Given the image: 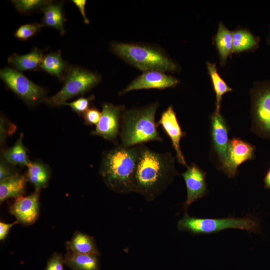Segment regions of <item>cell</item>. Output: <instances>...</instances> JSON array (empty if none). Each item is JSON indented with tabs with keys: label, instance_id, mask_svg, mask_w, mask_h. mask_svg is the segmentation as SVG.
Masks as SVG:
<instances>
[{
	"label": "cell",
	"instance_id": "cell-25",
	"mask_svg": "<svg viewBox=\"0 0 270 270\" xmlns=\"http://www.w3.org/2000/svg\"><path fill=\"white\" fill-rule=\"evenodd\" d=\"M206 66L216 94V110L214 111L216 112H220L222 96L225 94L232 92V89L226 84L218 74L216 64L206 61Z\"/></svg>",
	"mask_w": 270,
	"mask_h": 270
},
{
	"label": "cell",
	"instance_id": "cell-28",
	"mask_svg": "<svg viewBox=\"0 0 270 270\" xmlns=\"http://www.w3.org/2000/svg\"><path fill=\"white\" fill-rule=\"evenodd\" d=\"M44 25L42 24L33 23L20 26L14 32V36L21 40H26L32 37Z\"/></svg>",
	"mask_w": 270,
	"mask_h": 270
},
{
	"label": "cell",
	"instance_id": "cell-3",
	"mask_svg": "<svg viewBox=\"0 0 270 270\" xmlns=\"http://www.w3.org/2000/svg\"><path fill=\"white\" fill-rule=\"evenodd\" d=\"M158 107L159 103L154 102L143 107L125 110L122 116L120 144L130 147L152 141L162 142L155 122Z\"/></svg>",
	"mask_w": 270,
	"mask_h": 270
},
{
	"label": "cell",
	"instance_id": "cell-36",
	"mask_svg": "<svg viewBox=\"0 0 270 270\" xmlns=\"http://www.w3.org/2000/svg\"><path fill=\"white\" fill-rule=\"evenodd\" d=\"M264 187L266 188L270 189V168L266 172L264 178Z\"/></svg>",
	"mask_w": 270,
	"mask_h": 270
},
{
	"label": "cell",
	"instance_id": "cell-21",
	"mask_svg": "<svg viewBox=\"0 0 270 270\" xmlns=\"http://www.w3.org/2000/svg\"><path fill=\"white\" fill-rule=\"evenodd\" d=\"M66 245L68 252L96 256L99 254V252L93 238L80 232H76L71 240L66 242Z\"/></svg>",
	"mask_w": 270,
	"mask_h": 270
},
{
	"label": "cell",
	"instance_id": "cell-33",
	"mask_svg": "<svg viewBox=\"0 0 270 270\" xmlns=\"http://www.w3.org/2000/svg\"><path fill=\"white\" fill-rule=\"evenodd\" d=\"M0 122V142L2 146L5 143L6 138L10 134V132H14V130H10L11 124L2 115Z\"/></svg>",
	"mask_w": 270,
	"mask_h": 270
},
{
	"label": "cell",
	"instance_id": "cell-8",
	"mask_svg": "<svg viewBox=\"0 0 270 270\" xmlns=\"http://www.w3.org/2000/svg\"><path fill=\"white\" fill-rule=\"evenodd\" d=\"M0 77L6 85L30 106H34L46 98V91L22 74L11 68L6 67L0 71Z\"/></svg>",
	"mask_w": 270,
	"mask_h": 270
},
{
	"label": "cell",
	"instance_id": "cell-30",
	"mask_svg": "<svg viewBox=\"0 0 270 270\" xmlns=\"http://www.w3.org/2000/svg\"><path fill=\"white\" fill-rule=\"evenodd\" d=\"M18 174L14 166L8 162L2 156L0 160V181Z\"/></svg>",
	"mask_w": 270,
	"mask_h": 270
},
{
	"label": "cell",
	"instance_id": "cell-14",
	"mask_svg": "<svg viewBox=\"0 0 270 270\" xmlns=\"http://www.w3.org/2000/svg\"><path fill=\"white\" fill-rule=\"evenodd\" d=\"M156 126H161L162 129L169 137L172 148L176 152L178 162L181 164L188 168L186 162L182 152L180 146V140L186 136L178 120L176 114L172 106H170L162 113Z\"/></svg>",
	"mask_w": 270,
	"mask_h": 270
},
{
	"label": "cell",
	"instance_id": "cell-10",
	"mask_svg": "<svg viewBox=\"0 0 270 270\" xmlns=\"http://www.w3.org/2000/svg\"><path fill=\"white\" fill-rule=\"evenodd\" d=\"M228 126L220 112H214L210 117V134L212 148L216 154L222 171L226 164L229 140Z\"/></svg>",
	"mask_w": 270,
	"mask_h": 270
},
{
	"label": "cell",
	"instance_id": "cell-19",
	"mask_svg": "<svg viewBox=\"0 0 270 270\" xmlns=\"http://www.w3.org/2000/svg\"><path fill=\"white\" fill-rule=\"evenodd\" d=\"M26 178L34 186L35 191L46 187L51 176L50 167L39 161L30 162L27 166Z\"/></svg>",
	"mask_w": 270,
	"mask_h": 270
},
{
	"label": "cell",
	"instance_id": "cell-17",
	"mask_svg": "<svg viewBox=\"0 0 270 270\" xmlns=\"http://www.w3.org/2000/svg\"><path fill=\"white\" fill-rule=\"evenodd\" d=\"M214 42L218 50L220 65L224 66L228 57L232 54V31L222 22H219Z\"/></svg>",
	"mask_w": 270,
	"mask_h": 270
},
{
	"label": "cell",
	"instance_id": "cell-18",
	"mask_svg": "<svg viewBox=\"0 0 270 270\" xmlns=\"http://www.w3.org/2000/svg\"><path fill=\"white\" fill-rule=\"evenodd\" d=\"M260 38L248 30L238 28L232 31V54L256 50Z\"/></svg>",
	"mask_w": 270,
	"mask_h": 270
},
{
	"label": "cell",
	"instance_id": "cell-13",
	"mask_svg": "<svg viewBox=\"0 0 270 270\" xmlns=\"http://www.w3.org/2000/svg\"><path fill=\"white\" fill-rule=\"evenodd\" d=\"M181 175L186 188L187 198L184 204L186 212L191 204L207 194L206 173L195 164H192Z\"/></svg>",
	"mask_w": 270,
	"mask_h": 270
},
{
	"label": "cell",
	"instance_id": "cell-1",
	"mask_svg": "<svg viewBox=\"0 0 270 270\" xmlns=\"http://www.w3.org/2000/svg\"><path fill=\"white\" fill-rule=\"evenodd\" d=\"M177 174L175 158L171 152H157L144 144H140L134 192L141 194L147 201H152Z\"/></svg>",
	"mask_w": 270,
	"mask_h": 270
},
{
	"label": "cell",
	"instance_id": "cell-15",
	"mask_svg": "<svg viewBox=\"0 0 270 270\" xmlns=\"http://www.w3.org/2000/svg\"><path fill=\"white\" fill-rule=\"evenodd\" d=\"M40 191H35L28 196L16 199L10 208V212L18 223L30 226L36 220L40 212Z\"/></svg>",
	"mask_w": 270,
	"mask_h": 270
},
{
	"label": "cell",
	"instance_id": "cell-4",
	"mask_svg": "<svg viewBox=\"0 0 270 270\" xmlns=\"http://www.w3.org/2000/svg\"><path fill=\"white\" fill-rule=\"evenodd\" d=\"M111 50L118 56L144 72H177L178 65L162 50L134 43L112 42Z\"/></svg>",
	"mask_w": 270,
	"mask_h": 270
},
{
	"label": "cell",
	"instance_id": "cell-22",
	"mask_svg": "<svg viewBox=\"0 0 270 270\" xmlns=\"http://www.w3.org/2000/svg\"><path fill=\"white\" fill-rule=\"evenodd\" d=\"M42 10L44 13L42 24L58 30L61 35L65 33L64 22L66 20L62 12V4L52 1Z\"/></svg>",
	"mask_w": 270,
	"mask_h": 270
},
{
	"label": "cell",
	"instance_id": "cell-5",
	"mask_svg": "<svg viewBox=\"0 0 270 270\" xmlns=\"http://www.w3.org/2000/svg\"><path fill=\"white\" fill-rule=\"evenodd\" d=\"M177 226L179 230L188 232L193 234L216 233L228 228H238L249 232H256L259 228L257 220L249 216L222 218H198L190 216L186 212L178 221Z\"/></svg>",
	"mask_w": 270,
	"mask_h": 270
},
{
	"label": "cell",
	"instance_id": "cell-37",
	"mask_svg": "<svg viewBox=\"0 0 270 270\" xmlns=\"http://www.w3.org/2000/svg\"><path fill=\"white\" fill-rule=\"evenodd\" d=\"M266 43L268 45L270 46V31L268 32L266 40Z\"/></svg>",
	"mask_w": 270,
	"mask_h": 270
},
{
	"label": "cell",
	"instance_id": "cell-32",
	"mask_svg": "<svg viewBox=\"0 0 270 270\" xmlns=\"http://www.w3.org/2000/svg\"><path fill=\"white\" fill-rule=\"evenodd\" d=\"M82 115L86 124H95L96 126L100 118L101 112L95 107H92L90 108Z\"/></svg>",
	"mask_w": 270,
	"mask_h": 270
},
{
	"label": "cell",
	"instance_id": "cell-7",
	"mask_svg": "<svg viewBox=\"0 0 270 270\" xmlns=\"http://www.w3.org/2000/svg\"><path fill=\"white\" fill-rule=\"evenodd\" d=\"M251 130L270 140V80L256 81L250 90Z\"/></svg>",
	"mask_w": 270,
	"mask_h": 270
},
{
	"label": "cell",
	"instance_id": "cell-35",
	"mask_svg": "<svg viewBox=\"0 0 270 270\" xmlns=\"http://www.w3.org/2000/svg\"><path fill=\"white\" fill-rule=\"evenodd\" d=\"M72 2L79 9V10L83 18L84 22L86 24H89L90 21L86 16L84 10L86 1V0H72Z\"/></svg>",
	"mask_w": 270,
	"mask_h": 270
},
{
	"label": "cell",
	"instance_id": "cell-9",
	"mask_svg": "<svg viewBox=\"0 0 270 270\" xmlns=\"http://www.w3.org/2000/svg\"><path fill=\"white\" fill-rule=\"evenodd\" d=\"M125 110L123 105L103 103L100 118L91 134L102 137L116 146L118 145V138L120 137L122 116Z\"/></svg>",
	"mask_w": 270,
	"mask_h": 270
},
{
	"label": "cell",
	"instance_id": "cell-24",
	"mask_svg": "<svg viewBox=\"0 0 270 270\" xmlns=\"http://www.w3.org/2000/svg\"><path fill=\"white\" fill-rule=\"evenodd\" d=\"M68 67L59 52L44 56L40 66L42 70L60 80L64 79Z\"/></svg>",
	"mask_w": 270,
	"mask_h": 270
},
{
	"label": "cell",
	"instance_id": "cell-16",
	"mask_svg": "<svg viewBox=\"0 0 270 270\" xmlns=\"http://www.w3.org/2000/svg\"><path fill=\"white\" fill-rule=\"evenodd\" d=\"M42 52L36 48L24 55L14 54L8 59L10 64L19 72L36 70L40 68L44 58Z\"/></svg>",
	"mask_w": 270,
	"mask_h": 270
},
{
	"label": "cell",
	"instance_id": "cell-23",
	"mask_svg": "<svg viewBox=\"0 0 270 270\" xmlns=\"http://www.w3.org/2000/svg\"><path fill=\"white\" fill-rule=\"evenodd\" d=\"M98 256L68 252L64 257V262L72 270H100Z\"/></svg>",
	"mask_w": 270,
	"mask_h": 270
},
{
	"label": "cell",
	"instance_id": "cell-11",
	"mask_svg": "<svg viewBox=\"0 0 270 270\" xmlns=\"http://www.w3.org/2000/svg\"><path fill=\"white\" fill-rule=\"evenodd\" d=\"M255 150L252 144L240 138H232L229 140L226 164L222 171L228 178H233L242 164L254 158Z\"/></svg>",
	"mask_w": 270,
	"mask_h": 270
},
{
	"label": "cell",
	"instance_id": "cell-2",
	"mask_svg": "<svg viewBox=\"0 0 270 270\" xmlns=\"http://www.w3.org/2000/svg\"><path fill=\"white\" fill-rule=\"evenodd\" d=\"M140 150V144L126 147L119 144L102 153L98 172L109 189L121 194L134 192Z\"/></svg>",
	"mask_w": 270,
	"mask_h": 270
},
{
	"label": "cell",
	"instance_id": "cell-27",
	"mask_svg": "<svg viewBox=\"0 0 270 270\" xmlns=\"http://www.w3.org/2000/svg\"><path fill=\"white\" fill-rule=\"evenodd\" d=\"M52 0H14L12 3L16 9L22 13L29 12L34 10H42Z\"/></svg>",
	"mask_w": 270,
	"mask_h": 270
},
{
	"label": "cell",
	"instance_id": "cell-6",
	"mask_svg": "<svg viewBox=\"0 0 270 270\" xmlns=\"http://www.w3.org/2000/svg\"><path fill=\"white\" fill-rule=\"evenodd\" d=\"M60 90L54 96L46 98L44 102L51 106H62L70 98L83 94L100 81L99 74L80 66H68Z\"/></svg>",
	"mask_w": 270,
	"mask_h": 270
},
{
	"label": "cell",
	"instance_id": "cell-12",
	"mask_svg": "<svg viewBox=\"0 0 270 270\" xmlns=\"http://www.w3.org/2000/svg\"><path fill=\"white\" fill-rule=\"evenodd\" d=\"M176 78L158 70H148L134 80L126 88L119 92L120 96L134 90L156 88L163 90L175 88L179 83Z\"/></svg>",
	"mask_w": 270,
	"mask_h": 270
},
{
	"label": "cell",
	"instance_id": "cell-20",
	"mask_svg": "<svg viewBox=\"0 0 270 270\" xmlns=\"http://www.w3.org/2000/svg\"><path fill=\"white\" fill-rule=\"evenodd\" d=\"M26 176L17 174L0 181V202L22 196L27 181Z\"/></svg>",
	"mask_w": 270,
	"mask_h": 270
},
{
	"label": "cell",
	"instance_id": "cell-34",
	"mask_svg": "<svg viewBox=\"0 0 270 270\" xmlns=\"http://www.w3.org/2000/svg\"><path fill=\"white\" fill-rule=\"evenodd\" d=\"M18 223L17 220L12 223L0 222V240H4L7 236L11 228L16 224Z\"/></svg>",
	"mask_w": 270,
	"mask_h": 270
},
{
	"label": "cell",
	"instance_id": "cell-31",
	"mask_svg": "<svg viewBox=\"0 0 270 270\" xmlns=\"http://www.w3.org/2000/svg\"><path fill=\"white\" fill-rule=\"evenodd\" d=\"M64 258L58 252H54L48 261L45 270H64Z\"/></svg>",
	"mask_w": 270,
	"mask_h": 270
},
{
	"label": "cell",
	"instance_id": "cell-29",
	"mask_svg": "<svg viewBox=\"0 0 270 270\" xmlns=\"http://www.w3.org/2000/svg\"><path fill=\"white\" fill-rule=\"evenodd\" d=\"M94 99V96L88 98L81 97L70 102H65L62 106H68L72 110L78 114H82L90 108V102Z\"/></svg>",
	"mask_w": 270,
	"mask_h": 270
},
{
	"label": "cell",
	"instance_id": "cell-26",
	"mask_svg": "<svg viewBox=\"0 0 270 270\" xmlns=\"http://www.w3.org/2000/svg\"><path fill=\"white\" fill-rule=\"evenodd\" d=\"M23 133H21L14 144L5 150L2 156L14 166H28L31 162L23 143Z\"/></svg>",
	"mask_w": 270,
	"mask_h": 270
}]
</instances>
